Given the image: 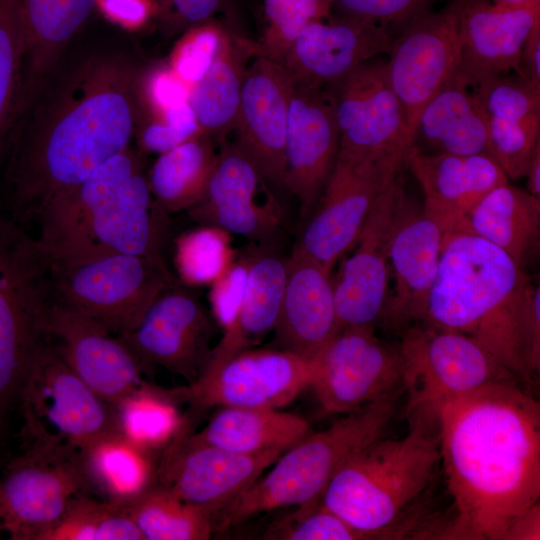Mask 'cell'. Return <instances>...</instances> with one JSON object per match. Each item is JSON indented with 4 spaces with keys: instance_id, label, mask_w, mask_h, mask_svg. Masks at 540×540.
I'll use <instances>...</instances> for the list:
<instances>
[{
    "instance_id": "obj_38",
    "label": "cell",
    "mask_w": 540,
    "mask_h": 540,
    "mask_svg": "<svg viewBox=\"0 0 540 540\" xmlns=\"http://www.w3.org/2000/svg\"><path fill=\"white\" fill-rule=\"evenodd\" d=\"M175 401L171 391L143 383L110 404L114 430L146 451L166 448L183 432Z\"/></svg>"
},
{
    "instance_id": "obj_17",
    "label": "cell",
    "mask_w": 540,
    "mask_h": 540,
    "mask_svg": "<svg viewBox=\"0 0 540 540\" xmlns=\"http://www.w3.org/2000/svg\"><path fill=\"white\" fill-rule=\"evenodd\" d=\"M325 89L340 132V148L379 158H402L412 146L402 105L384 61L369 60Z\"/></svg>"
},
{
    "instance_id": "obj_42",
    "label": "cell",
    "mask_w": 540,
    "mask_h": 540,
    "mask_svg": "<svg viewBox=\"0 0 540 540\" xmlns=\"http://www.w3.org/2000/svg\"><path fill=\"white\" fill-rule=\"evenodd\" d=\"M332 10L333 0H263L259 54L281 63L297 35L310 23L329 18Z\"/></svg>"
},
{
    "instance_id": "obj_19",
    "label": "cell",
    "mask_w": 540,
    "mask_h": 540,
    "mask_svg": "<svg viewBox=\"0 0 540 540\" xmlns=\"http://www.w3.org/2000/svg\"><path fill=\"white\" fill-rule=\"evenodd\" d=\"M285 451L243 454L191 439L186 433L169 444L156 480L184 501L204 508L213 518L252 485Z\"/></svg>"
},
{
    "instance_id": "obj_8",
    "label": "cell",
    "mask_w": 540,
    "mask_h": 540,
    "mask_svg": "<svg viewBox=\"0 0 540 540\" xmlns=\"http://www.w3.org/2000/svg\"><path fill=\"white\" fill-rule=\"evenodd\" d=\"M48 259L53 302L90 318L114 336L132 331L154 300L175 284L165 262L140 255L108 253L77 260L48 255Z\"/></svg>"
},
{
    "instance_id": "obj_15",
    "label": "cell",
    "mask_w": 540,
    "mask_h": 540,
    "mask_svg": "<svg viewBox=\"0 0 540 540\" xmlns=\"http://www.w3.org/2000/svg\"><path fill=\"white\" fill-rule=\"evenodd\" d=\"M401 377L398 349L372 325L347 326L315 358L309 387L325 413H348L396 392Z\"/></svg>"
},
{
    "instance_id": "obj_31",
    "label": "cell",
    "mask_w": 540,
    "mask_h": 540,
    "mask_svg": "<svg viewBox=\"0 0 540 540\" xmlns=\"http://www.w3.org/2000/svg\"><path fill=\"white\" fill-rule=\"evenodd\" d=\"M464 230L499 247L524 270L539 249L540 198L502 184L470 210Z\"/></svg>"
},
{
    "instance_id": "obj_20",
    "label": "cell",
    "mask_w": 540,
    "mask_h": 540,
    "mask_svg": "<svg viewBox=\"0 0 540 540\" xmlns=\"http://www.w3.org/2000/svg\"><path fill=\"white\" fill-rule=\"evenodd\" d=\"M267 191L270 186L249 156L235 143H225L202 199L187 211L203 225L271 245L283 213L277 199L259 202Z\"/></svg>"
},
{
    "instance_id": "obj_32",
    "label": "cell",
    "mask_w": 540,
    "mask_h": 540,
    "mask_svg": "<svg viewBox=\"0 0 540 540\" xmlns=\"http://www.w3.org/2000/svg\"><path fill=\"white\" fill-rule=\"evenodd\" d=\"M417 142L428 153L485 152L487 115L475 91L452 77L422 109L413 144Z\"/></svg>"
},
{
    "instance_id": "obj_18",
    "label": "cell",
    "mask_w": 540,
    "mask_h": 540,
    "mask_svg": "<svg viewBox=\"0 0 540 540\" xmlns=\"http://www.w3.org/2000/svg\"><path fill=\"white\" fill-rule=\"evenodd\" d=\"M442 225L406 194L399 181L388 244L392 293L381 317L394 328L421 323L444 241Z\"/></svg>"
},
{
    "instance_id": "obj_16",
    "label": "cell",
    "mask_w": 540,
    "mask_h": 540,
    "mask_svg": "<svg viewBox=\"0 0 540 540\" xmlns=\"http://www.w3.org/2000/svg\"><path fill=\"white\" fill-rule=\"evenodd\" d=\"M217 325L194 293L173 284L132 331L117 337L143 368L159 365L191 383L210 359Z\"/></svg>"
},
{
    "instance_id": "obj_30",
    "label": "cell",
    "mask_w": 540,
    "mask_h": 540,
    "mask_svg": "<svg viewBox=\"0 0 540 540\" xmlns=\"http://www.w3.org/2000/svg\"><path fill=\"white\" fill-rule=\"evenodd\" d=\"M22 17L23 101L28 102L59 65L67 44L97 0H19Z\"/></svg>"
},
{
    "instance_id": "obj_47",
    "label": "cell",
    "mask_w": 540,
    "mask_h": 540,
    "mask_svg": "<svg viewBox=\"0 0 540 540\" xmlns=\"http://www.w3.org/2000/svg\"><path fill=\"white\" fill-rule=\"evenodd\" d=\"M164 119L145 128L141 136L144 150L162 154L201 134V130L187 102L163 112Z\"/></svg>"
},
{
    "instance_id": "obj_6",
    "label": "cell",
    "mask_w": 540,
    "mask_h": 540,
    "mask_svg": "<svg viewBox=\"0 0 540 540\" xmlns=\"http://www.w3.org/2000/svg\"><path fill=\"white\" fill-rule=\"evenodd\" d=\"M396 397L394 392L348 412L329 428L309 433L288 448L265 475L217 513L214 528L226 530L258 513L320 500L338 469L383 436L394 416Z\"/></svg>"
},
{
    "instance_id": "obj_34",
    "label": "cell",
    "mask_w": 540,
    "mask_h": 540,
    "mask_svg": "<svg viewBox=\"0 0 540 540\" xmlns=\"http://www.w3.org/2000/svg\"><path fill=\"white\" fill-rule=\"evenodd\" d=\"M310 433L301 416L272 408L220 407L191 439L229 451L256 454L286 451Z\"/></svg>"
},
{
    "instance_id": "obj_33",
    "label": "cell",
    "mask_w": 540,
    "mask_h": 540,
    "mask_svg": "<svg viewBox=\"0 0 540 540\" xmlns=\"http://www.w3.org/2000/svg\"><path fill=\"white\" fill-rule=\"evenodd\" d=\"M258 53L257 43L227 34L214 62L190 86L186 102L203 134L214 139L233 131L244 74Z\"/></svg>"
},
{
    "instance_id": "obj_2",
    "label": "cell",
    "mask_w": 540,
    "mask_h": 540,
    "mask_svg": "<svg viewBox=\"0 0 540 540\" xmlns=\"http://www.w3.org/2000/svg\"><path fill=\"white\" fill-rule=\"evenodd\" d=\"M509 379L422 407L433 414L452 513L445 539L506 540L540 498V406Z\"/></svg>"
},
{
    "instance_id": "obj_37",
    "label": "cell",
    "mask_w": 540,
    "mask_h": 540,
    "mask_svg": "<svg viewBox=\"0 0 540 540\" xmlns=\"http://www.w3.org/2000/svg\"><path fill=\"white\" fill-rule=\"evenodd\" d=\"M143 540H207L213 535V515L190 504L155 482L122 505Z\"/></svg>"
},
{
    "instance_id": "obj_10",
    "label": "cell",
    "mask_w": 540,
    "mask_h": 540,
    "mask_svg": "<svg viewBox=\"0 0 540 540\" xmlns=\"http://www.w3.org/2000/svg\"><path fill=\"white\" fill-rule=\"evenodd\" d=\"M18 413L22 441L81 450L114 430L111 405L55 352L44 348L22 390Z\"/></svg>"
},
{
    "instance_id": "obj_25",
    "label": "cell",
    "mask_w": 540,
    "mask_h": 540,
    "mask_svg": "<svg viewBox=\"0 0 540 540\" xmlns=\"http://www.w3.org/2000/svg\"><path fill=\"white\" fill-rule=\"evenodd\" d=\"M340 132L329 97L322 88L293 83L285 144L284 186L308 217L333 170Z\"/></svg>"
},
{
    "instance_id": "obj_21",
    "label": "cell",
    "mask_w": 540,
    "mask_h": 540,
    "mask_svg": "<svg viewBox=\"0 0 540 540\" xmlns=\"http://www.w3.org/2000/svg\"><path fill=\"white\" fill-rule=\"evenodd\" d=\"M397 31L369 20L331 15L307 25L280 64L294 84L323 89L359 65L388 53Z\"/></svg>"
},
{
    "instance_id": "obj_49",
    "label": "cell",
    "mask_w": 540,
    "mask_h": 540,
    "mask_svg": "<svg viewBox=\"0 0 540 540\" xmlns=\"http://www.w3.org/2000/svg\"><path fill=\"white\" fill-rule=\"evenodd\" d=\"M222 3L223 0H169L174 17L193 27L211 21Z\"/></svg>"
},
{
    "instance_id": "obj_35",
    "label": "cell",
    "mask_w": 540,
    "mask_h": 540,
    "mask_svg": "<svg viewBox=\"0 0 540 540\" xmlns=\"http://www.w3.org/2000/svg\"><path fill=\"white\" fill-rule=\"evenodd\" d=\"M149 451L116 431L79 450L80 464L92 495L125 505L157 482Z\"/></svg>"
},
{
    "instance_id": "obj_51",
    "label": "cell",
    "mask_w": 540,
    "mask_h": 540,
    "mask_svg": "<svg viewBox=\"0 0 540 540\" xmlns=\"http://www.w3.org/2000/svg\"><path fill=\"white\" fill-rule=\"evenodd\" d=\"M540 539V505L539 502L521 514L511 525L506 540H539Z\"/></svg>"
},
{
    "instance_id": "obj_53",
    "label": "cell",
    "mask_w": 540,
    "mask_h": 540,
    "mask_svg": "<svg viewBox=\"0 0 540 540\" xmlns=\"http://www.w3.org/2000/svg\"><path fill=\"white\" fill-rule=\"evenodd\" d=\"M527 191L536 198H540V147L536 150L528 170Z\"/></svg>"
},
{
    "instance_id": "obj_24",
    "label": "cell",
    "mask_w": 540,
    "mask_h": 540,
    "mask_svg": "<svg viewBox=\"0 0 540 540\" xmlns=\"http://www.w3.org/2000/svg\"><path fill=\"white\" fill-rule=\"evenodd\" d=\"M47 332L55 352L107 403L144 383L143 367L127 346L90 318L53 302Z\"/></svg>"
},
{
    "instance_id": "obj_55",
    "label": "cell",
    "mask_w": 540,
    "mask_h": 540,
    "mask_svg": "<svg viewBox=\"0 0 540 540\" xmlns=\"http://www.w3.org/2000/svg\"><path fill=\"white\" fill-rule=\"evenodd\" d=\"M2 532H3V530H2V525H1V521H0V535H1Z\"/></svg>"
},
{
    "instance_id": "obj_48",
    "label": "cell",
    "mask_w": 540,
    "mask_h": 540,
    "mask_svg": "<svg viewBox=\"0 0 540 540\" xmlns=\"http://www.w3.org/2000/svg\"><path fill=\"white\" fill-rule=\"evenodd\" d=\"M247 268V261L244 257L237 263H231L212 282L209 294L212 314L222 328L230 324L242 303L246 287Z\"/></svg>"
},
{
    "instance_id": "obj_7",
    "label": "cell",
    "mask_w": 540,
    "mask_h": 540,
    "mask_svg": "<svg viewBox=\"0 0 540 540\" xmlns=\"http://www.w3.org/2000/svg\"><path fill=\"white\" fill-rule=\"evenodd\" d=\"M49 260L36 237L0 214V442L24 385L49 344Z\"/></svg>"
},
{
    "instance_id": "obj_27",
    "label": "cell",
    "mask_w": 540,
    "mask_h": 540,
    "mask_svg": "<svg viewBox=\"0 0 540 540\" xmlns=\"http://www.w3.org/2000/svg\"><path fill=\"white\" fill-rule=\"evenodd\" d=\"M404 164L418 181L423 208L445 234L465 231L470 210L492 189L508 183L500 166L485 152L472 155L428 153L412 145Z\"/></svg>"
},
{
    "instance_id": "obj_23",
    "label": "cell",
    "mask_w": 540,
    "mask_h": 540,
    "mask_svg": "<svg viewBox=\"0 0 540 540\" xmlns=\"http://www.w3.org/2000/svg\"><path fill=\"white\" fill-rule=\"evenodd\" d=\"M400 172L380 189L355 245L333 282L339 328L372 325L382 316L388 296V244Z\"/></svg>"
},
{
    "instance_id": "obj_45",
    "label": "cell",
    "mask_w": 540,
    "mask_h": 540,
    "mask_svg": "<svg viewBox=\"0 0 540 540\" xmlns=\"http://www.w3.org/2000/svg\"><path fill=\"white\" fill-rule=\"evenodd\" d=\"M227 33L214 22L194 26L179 45L173 60L177 75L192 85L209 69Z\"/></svg>"
},
{
    "instance_id": "obj_9",
    "label": "cell",
    "mask_w": 540,
    "mask_h": 540,
    "mask_svg": "<svg viewBox=\"0 0 540 540\" xmlns=\"http://www.w3.org/2000/svg\"><path fill=\"white\" fill-rule=\"evenodd\" d=\"M91 494L79 450L22 442L21 453L0 475V521L13 540H43L71 502Z\"/></svg>"
},
{
    "instance_id": "obj_44",
    "label": "cell",
    "mask_w": 540,
    "mask_h": 540,
    "mask_svg": "<svg viewBox=\"0 0 540 540\" xmlns=\"http://www.w3.org/2000/svg\"><path fill=\"white\" fill-rule=\"evenodd\" d=\"M296 510L273 522L264 539L276 540H355L364 536L320 500L295 507Z\"/></svg>"
},
{
    "instance_id": "obj_5",
    "label": "cell",
    "mask_w": 540,
    "mask_h": 540,
    "mask_svg": "<svg viewBox=\"0 0 540 540\" xmlns=\"http://www.w3.org/2000/svg\"><path fill=\"white\" fill-rule=\"evenodd\" d=\"M401 439L371 442L334 474L320 502L365 539L392 535L432 484L440 464L439 438L430 410L408 411Z\"/></svg>"
},
{
    "instance_id": "obj_1",
    "label": "cell",
    "mask_w": 540,
    "mask_h": 540,
    "mask_svg": "<svg viewBox=\"0 0 540 540\" xmlns=\"http://www.w3.org/2000/svg\"><path fill=\"white\" fill-rule=\"evenodd\" d=\"M144 76L122 52H96L58 67L14 126L6 183L14 220H37L58 196L130 147Z\"/></svg>"
},
{
    "instance_id": "obj_12",
    "label": "cell",
    "mask_w": 540,
    "mask_h": 540,
    "mask_svg": "<svg viewBox=\"0 0 540 540\" xmlns=\"http://www.w3.org/2000/svg\"><path fill=\"white\" fill-rule=\"evenodd\" d=\"M398 350L401 383L408 392L407 411L490 383L517 379L475 339L457 331L415 324L403 329Z\"/></svg>"
},
{
    "instance_id": "obj_41",
    "label": "cell",
    "mask_w": 540,
    "mask_h": 540,
    "mask_svg": "<svg viewBox=\"0 0 540 540\" xmlns=\"http://www.w3.org/2000/svg\"><path fill=\"white\" fill-rule=\"evenodd\" d=\"M540 147V116H487L485 152L508 179L525 177Z\"/></svg>"
},
{
    "instance_id": "obj_54",
    "label": "cell",
    "mask_w": 540,
    "mask_h": 540,
    "mask_svg": "<svg viewBox=\"0 0 540 540\" xmlns=\"http://www.w3.org/2000/svg\"><path fill=\"white\" fill-rule=\"evenodd\" d=\"M533 1L536 0H493V2H495L496 4L508 7L522 6Z\"/></svg>"
},
{
    "instance_id": "obj_29",
    "label": "cell",
    "mask_w": 540,
    "mask_h": 540,
    "mask_svg": "<svg viewBox=\"0 0 540 540\" xmlns=\"http://www.w3.org/2000/svg\"><path fill=\"white\" fill-rule=\"evenodd\" d=\"M262 246L245 256L248 268L242 303L234 319L223 328V335L201 373L253 348L273 332L285 289L288 257L275 253L270 245Z\"/></svg>"
},
{
    "instance_id": "obj_46",
    "label": "cell",
    "mask_w": 540,
    "mask_h": 540,
    "mask_svg": "<svg viewBox=\"0 0 540 540\" xmlns=\"http://www.w3.org/2000/svg\"><path fill=\"white\" fill-rule=\"evenodd\" d=\"M436 0H333L339 14L401 27L429 10Z\"/></svg>"
},
{
    "instance_id": "obj_4",
    "label": "cell",
    "mask_w": 540,
    "mask_h": 540,
    "mask_svg": "<svg viewBox=\"0 0 540 540\" xmlns=\"http://www.w3.org/2000/svg\"><path fill=\"white\" fill-rule=\"evenodd\" d=\"M36 239L55 259L127 253L164 261L167 213L155 201L130 147L55 198L37 220Z\"/></svg>"
},
{
    "instance_id": "obj_40",
    "label": "cell",
    "mask_w": 540,
    "mask_h": 540,
    "mask_svg": "<svg viewBox=\"0 0 540 540\" xmlns=\"http://www.w3.org/2000/svg\"><path fill=\"white\" fill-rule=\"evenodd\" d=\"M43 540H143L124 506L91 494L75 498Z\"/></svg>"
},
{
    "instance_id": "obj_14",
    "label": "cell",
    "mask_w": 540,
    "mask_h": 540,
    "mask_svg": "<svg viewBox=\"0 0 540 540\" xmlns=\"http://www.w3.org/2000/svg\"><path fill=\"white\" fill-rule=\"evenodd\" d=\"M385 62L390 84L404 112L413 145L419 115L429 100L455 75L460 61L457 0L402 25Z\"/></svg>"
},
{
    "instance_id": "obj_50",
    "label": "cell",
    "mask_w": 540,
    "mask_h": 540,
    "mask_svg": "<svg viewBox=\"0 0 540 540\" xmlns=\"http://www.w3.org/2000/svg\"><path fill=\"white\" fill-rule=\"evenodd\" d=\"M517 75L540 87V22L528 34L516 68Z\"/></svg>"
},
{
    "instance_id": "obj_52",
    "label": "cell",
    "mask_w": 540,
    "mask_h": 540,
    "mask_svg": "<svg viewBox=\"0 0 540 540\" xmlns=\"http://www.w3.org/2000/svg\"><path fill=\"white\" fill-rule=\"evenodd\" d=\"M106 9L132 23L143 22L150 14L149 0H105Z\"/></svg>"
},
{
    "instance_id": "obj_22",
    "label": "cell",
    "mask_w": 540,
    "mask_h": 540,
    "mask_svg": "<svg viewBox=\"0 0 540 540\" xmlns=\"http://www.w3.org/2000/svg\"><path fill=\"white\" fill-rule=\"evenodd\" d=\"M293 82L277 61L257 54L242 83L234 142L258 167L272 190H285V144Z\"/></svg>"
},
{
    "instance_id": "obj_39",
    "label": "cell",
    "mask_w": 540,
    "mask_h": 540,
    "mask_svg": "<svg viewBox=\"0 0 540 540\" xmlns=\"http://www.w3.org/2000/svg\"><path fill=\"white\" fill-rule=\"evenodd\" d=\"M24 39L19 0H0V165L23 93Z\"/></svg>"
},
{
    "instance_id": "obj_36",
    "label": "cell",
    "mask_w": 540,
    "mask_h": 540,
    "mask_svg": "<svg viewBox=\"0 0 540 540\" xmlns=\"http://www.w3.org/2000/svg\"><path fill=\"white\" fill-rule=\"evenodd\" d=\"M218 160L213 138L203 133L159 155L147 176L159 207L188 210L203 197Z\"/></svg>"
},
{
    "instance_id": "obj_28",
    "label": "cell",
    "mask_w": 540,
    "mask_h": 540,
    "mask_svg": "<svg viewBox=\"0 0 540 540\" xmlns=\"http://www.w3.org/2000/svg\"><path fill=\"white\" fill-rule=\"evenodd\" d=\"M339 329L330 272L293 251L287 258L273 347L314 359Z\"/></svg>"
},
{
    "instance_id": "obj_43",
    "label": "cell",
    "mask_w": 540,
    "mask_h": 540,
    "mask_svg": "<svg viewBox=\"0 0 540 540\" xmlns=\"http://www.w3.org/2000/svg\"><path fill=\"white\" fill-rule=\"evenodd\" d=\"M227 234L217 227L203 225L177 238L175 265L185 284L212 283L227 269L232 255Z\"/></svg>"
},
{
    "instance_id": "obj_13",
    "label": "cell",
    "mask_w": 540,
    "mask_h": 540,
    "mask_svg": "<svg viewBox=\"0 0 540 540\" xmlns=\"http://www.w3.org/2000/svg\"><path fill=\"white\" fill-rule=\"evenodd\" d=\"M315 358L278 348L244 350L201 373L187 387L170 390L194 409H281L309 387Z\"/></svg>"
},
{
    "instance_id": "obj_11",
    "label": "cell",
    "mask_w": 540,
    "mask_h": 540,
    "mask_svg": "<svg viewBox=\"0 0 540 540\" xmlns=\"http://www.w3.org/2000/svg\"><path fill=\"white\" fill-rule=\"evenodd\" d=\"M403 166L402 158H379L339 149L293 251L331 272L335 263L355 246L384 183Z\"/></svg>"
},
{
    "instance_id": "obj_3",
    "label": "cell",
    "mask_w": 540,
    "mask_h": 540,
    "mask_svg": "<svg viewBox=\"0 0 540 540\" xmlns=\"http://www.w3.org/2000/svg\"><path fill=\"white\" fill-rule=\"evenodd\" d=\"M420 325L466 334L520 381L540 368V287L499 247L444 234Z\"/></svg>"
},
{
    "instance_id": "obj_26",
    "label": "cell",
    "mask_w": 540,
    "mask_h": 540,
    "mask_svg": "<svg viewBox=\"0 0 540 540\" xmlns=\"http://www.w3.org/2000/svg\"><path fill=\"white\" fill-rule=\"evenodd\" d=\"M460 61L456 80L474 88L483 79L516 70L523 44L540 22V0L508 7L490 0H457Z\"/></svg>"
}]
</instances>
